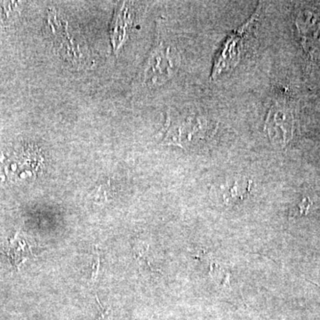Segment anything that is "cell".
<instances>
[{"mask_svg": "<svg viewBox=\"0 0 320 320\" xmlns=\"http://www.w3.org/2000/svg\"><path fill=\"white\" fill-rule=\"evenodd\" d=\"M296 24L304 50L311 58H320V20L305 12L299 15Z\"/></svg>", "mask_w": 320, "mask_h": 320, "instance_id": "cell-1", "label": "cell"}, {"mask_svg": "<svg viewBox=\"0 0 320 320\" xmlns=\"http://www.w3.org/2000/svg\"><path fill=\"white\" fill-rule=\"evenodd\" d=\"M247 196L239 191V182H236L232 188H229L223 195V199L226 205H233L238 201L243 200L244 197Z\"/></svg>", "mask_w": 320, "mask_h": 320, "instance_id": "cell-2", "label": "cell"}, {"mask_svg": "<svg viewBox=\"0 0 320 320\" xmlns=\"http://www.w3.org/2000/svg\"><path fill=\"white\" fill-rule=\"evenodd\" d=\"M311 204H312V202L310 200L309 197H303L301 202L294 208V210L291 211L290 218L294 219L296 217H300L301 215H308V212L311 207Z\"/></svg>", "mask_w": 320, "mask_h": 320, "instance_id": "cell-3", "label": "cell"}, {"mask_svg": "<svg viewBox=\"0 0 320 320\" xmlns=\"http://www.w3.org/2000/svg\"><path fill=\"white\" fill-rule=\"evenodd\" d=\"M97 259H96V263L93 264V272H92V281L95 282L96 280V278L98 277V272H99V267H100V253L97 251Z\"/></svg>", "mask_w": 320, "mask_h": 320, "instance_id": "cell-4", "label": "cell"}]
</instances>
